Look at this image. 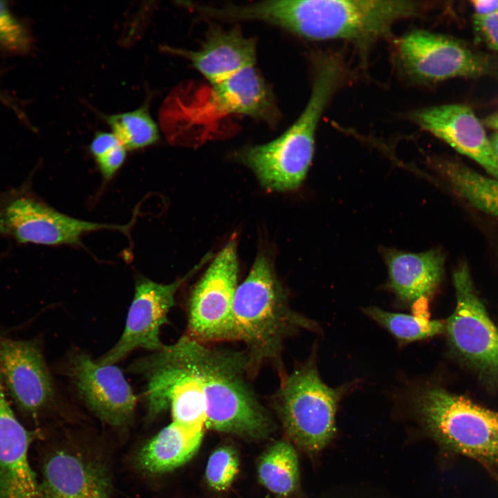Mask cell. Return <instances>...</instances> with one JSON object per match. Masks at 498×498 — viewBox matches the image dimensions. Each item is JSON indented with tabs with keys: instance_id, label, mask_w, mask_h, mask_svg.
<instances>
[{
	"instance_id": "6da1fadb",
	"label": "cell",
	"mask_w": 498,
	"mask_h": 498,
	"mask_svg": "<svg viewBox=\"0 0 498 498\" xmlns=\"http://www.w3.org/2000/svg\"><path fill=\"white\" fill-rule=\"evenodd\" d=\"M233 315L237 340L246 345L250 374L266 362L282 373V354L288 338L318 324L293 310L270 258L261 252L245 280L237 286Z\"/></svg>"
},
{
	"instance_id": "7a4b0ae2",
	"label": "cell",
	"mask_w": 498,
	"mask_h": 498,
	"mask_svg": "<svg viewBox=\"0 0 498 498\" xmlns=\"http://www.w3.org/2000/svg\"><path fill=\"white\" fill-rule=\"evenodd\" d=\"M197 358L206 400L205 427L246 437H266L273 423L246 380V352L199 342Z\"/></svg>"
},
{
	"instance_id": "3957f363",
	"label": "cell",
	"mask_w": 498,
	"mask_h": 498,
	"mask_svg": "<svg viewBox=\"0 0 498 498\" xmlns=\"http://www.w3.org/2000/svg\"><path fill=\"white\" fill-rule=\"evenodd\" d=\"M414 405L431 434L448 450L498 470V411L439 386L421 388Z\"/></svg>"
},
{
	"instance_id": "277c9868",
	"label": "cell",
	"mask_w": 498,
	"mask_h": 498,
	"mask_svg": "<svg viewBox=\"0 0 498 498\" xmlns=\"http://www.w3.org/2000/svg\"><path fill=\"white\" fill-rule=\"evenodd\" d=\"M196 345L195 340L183 335L131 365V371L142 375L147 383L149 418H154L170 407L173 422L203 430L206 400Z\"/></svg>"
},
{
	"instance_id": "5b68a950",
	"label": "cell",
	"mask_w": 498,
	"mask_h": 498,
	"mask_svg": "<svg viewBox=\"0 0 498 498\" xmlns=\"http://www.w3.org/2000/svg\"><path fill=\"white\" fill-rule=\"evenodd\" d=\"M335 91L331 79L314 78L304 110L284 132L269 142L248 147L237 154L239 160L254 172L266 188L290 191L302 183L313 156L319 121Z\"/></svg>"
},
{
	"instance_id": "8992f818",
	"label": "cell",
	"mask_w": 498,
	"mask_h": 498,
	"mask_svg": "<svg viewBox=\"0 0 498 498\" xmlns=\"http://www.w3.org/2000/svg\"><path fill=\"white\" fill-rule=\"evenodd\" d=\"M431 3L406 0H304L302 38L369 44L397 21L421 17Z\"/></svg>"
},
{
	"instance_id": "52a82bcc",
	"label": "cell",
	"mask_w": 498,
	"mask_h": 498,
	"mask_svg": "<svg viewBox=\"0 0 498 498\" xmlns=\"http://www.w3.org/2000/svg\"><path fill=\"white\" fill-rule=\"evenodd\" d=\"M453 284L456 306L445 322L448 345L482 387L498 393V327L479 297L466 262L454 270Z\"/></svg>"
},
{
	"instance_id": "ba28073f",
	"label": "cell",
	"mask_w": 498,
	"mask_h": 498,
	"mask_svg": "<svg viewBox=\"0 0 498 498\" xmlns=\"http://www.w3.org/2000/svg\"><path fill=\"white\" fill-rule=\"evenodd\" d=\"M344 389H333L321 379L313 360L282 375L275 403L283 427L301 449H323L335 432V414Z\"/></svg>"
},
{
	"instance_id": "9c48e42d",
	"label": "cell",
	"mask_w": 498,
	"mask_h": 498,
	"mask_svg": "<svg viewBox=\"0 0 498 498\" xmlns=\"http://www.w3.org/2000/svg\"><path fill=\"white\" fill-rule=\"evenodd\" d=\"M33 176L0 194V237L20 244H77L84 234L101 230L126 231L127 225L76 219L54 209L33 191Z\"/></svg>"
},
{
	"instance_id": "30bf717a",
	"label": "cell",
	"mask_w": 498,
	"mask_h": 498,
	"mask_svg": "<svg viewBox=\"0 0 498 498\" xmlns=\"http://www.w3.org/2000/svg\"><path fill=\"white\" fill-rule=\"evenodd\" d=\"M205 104L185 105L171 95L160 110L159 118L167 134L175 140L188 123L204 113L212 116L238 114L274 124L279 111L269 86L255 66L239 71L211 84Z\"/></svg>"
},
{
	"instance_id": "8fae6325",
	"label": "cell",
	"mask_w": 498,
	"mask_h": 498,
	"mask_svg": "<svg viewBox=\"0 0 498 498\" xmlns=\"http://www.w3.org/2000/svg\"><path fill=\"white\" fill-rule=\"evenodd\" d=\"M238 273L237 242L232 237L194 286L187 335L205 344L237 340L233 304Z\"/></svg>"
},
{
	"instance_id": "7c38bea8",
	"label": "cell",
	"mask_w": 498,
	"mask_h": 498,
	"mask_svg": "<svg viewBox=\"0 0 498 498\" xmlns=\"http://www.w3.org/2000/svg\"><path fill=\"white\" fill-rule=\"evenodd\" d=\"M396 50L400 71L416 82L475 77L487 69L486 62L459 41L427 30L404 35L398 40Z\"/></svg>"
},
{
	"instance_id": "4fadbf2b",
	"label": "cell",
	"mask_w": 498,
	"mask_h": 498,
	"mask_svg": "<svg viewBox=\"0 0 498 498\" xmlns=\"http://www.w3.org/2000/svg\"><path fill=\"white\" fill-rule=\"evenodd\" d=\"M209 259L210 255L206 256L185 276L169 284L147 278L138 280L120 338L96 361L101 365H115L136 349L160 350L164 346L160 340V329L167 322L177 290Z\"/></svg>"
},
{
	"instance_id": "5bb4252c",
	"label": "cell",
	"mask_w": 498,
	"mask_h": 498,
	"mask_svg": "<svg viewBox=\"0 0 498 498\" xmlns=\"http://www.w3.org/2000/svg\"><path fill=\"white\" fill-rule=\"evenodd\" d=\"M44 498H110L111 481L107 466L80 448L57 446L40 461Z\"/></svg>"
},
{
	"instance_id": "9a60e30c",
	"label": "cell",
	"mask_w": 498,
	"mask_h": 498,
	"mask_svg": "<svg viewBox=\"0 0 498 498\" xmlns=\"http://www.w3.org/2000/svg\"><path fill=\"white\" fill-rule=\"evenodd\" d=\"M0 375L17 409L36 418L53 396L51 377L33 340L0 339Z\"/></svg>"
},
{
	"instance_id": "2e32d148",
	"label": "cell",
	"mask_w": 498,
	"mask_h": 498,
	"mask_svg": "<svg viewBox=\"0 0 498 498\" xmlns=\"http://www.w3.org/2000/svg\"><path fill=\"white\" fill-rule=\"evenodd\" d=\"M410 118L422 129L472 159L490 176L498 179V158L490 138L469 107L461 104L429 107L413 111Z\"/></svg>"
},
{
	"instance_id": "e0dca14e",
	"label": "cell",
	"mask_w": 498,
	"mask_h": 498,
	"mask_svg": "<svg viewBox=\"0 0 498 498\" xmlns=\"http://www.w3.org/2000/svg\"><path fill=\"white\" fill-rule=\"evenodd\" d=\"M71 371L79 394L100 420L121 427L132 419L136 398L118 367L80 353L72 359Z\"/></svg>"
},
{
	"instance_id": "ac0fdd59",
	"label": "cell",
	"mask_w": 498,
	"mask_h": 498,
	"mask_svg": "<svg viewBox=\"0 0 498 498\" xmlns=\"http://www.w3.org/2000/svg\"><path fill=\"white\" fill-rule=\"evenodd\" d=\"M40 437L17 417L0 375V498H44L29 461L30 445Z\"/></svg>"
},
{
	"instance_id": "d6986e66",
	"label": "cell",
	"mask_w": 498,
	"mask_h": 498,
	"mask_svg": "<svg viewBox=\"0 0 498 498\" xmlns=\"http://www.w3.org/2000/svg\"><path fill=\"white\" fill-rule=\"evenodd\" d=\"M162 49L190 60L211 84L244 68L255 66L256 43L238 28H215L209 33L197 50L163 46Z\"/></svg>"
},
{
	"instance_id": "ffe728a7",
	"label": "cell",
	"mask_w": 498,
	"mask_h": 498,
	"mask_svg": "<svg viewBox=\"0 0 498 498\" xmlns=\"http://www.w3.org/2000/svg\"><path fill=\"white\" fill-rule=\"evenodd\" d=\"M385 255L389 286L406 304L430 297L442 282L444 256L439 250L419 253L389 250Z\"/></svg>"
},
{
	"instance_id": "44dd1931",
	"label": "cell",
	"mask_w": 498,
	"mask_h": 498,
	"mask_svg": "<svg viewBox=\"0 0 498 498\" xmlns=\"http://www.w3.org/2000/svg\"><path fill=\"white\" fill-rule=\"evenodd\" d=\"M203 431L195 430L172 421L138 451V468L147 474L172 471L187 462L197 452Z\"/></svg>"
},
{
	"instance_id": "7402d4cb",
	"label": "cell",
	"mask_w": 498,
	"mask_h": 498,
	"mask_svg": "<svg viewBox=\"0 0 498 498\" xmlns=\"http://www.w3.org/2000/svg\"><path fill=\"white\" fill-rule=\"evenodd\" d=\"M436 171L472 207L498 220V179L451 160H438Z\"/></svg>"
},
{
	"instance_id": "603a6c76",
	"label": "cell",
	"mask_w": 498,
	"mask_h": 498,
	"mask_svg": "<svg viewBox=\"0 0 498 498\" xmlns=\"http://www.w3.org/2000/svg\"><path fill=\"white\" fill-rule=\"evenodd\" d=\"M260 483L270 492L287 497L297 488L299 470L298 457L293 445L279 441L261 456L257 466Z\"/></svg>"
},
{
	"instance_id": "cb8c5ba5",
	"label": "cell",
	"mask_w": 498,
	"mask_h": 498,
	"mask_svg": "<svg viewBox=\"0 0 498 498\" xmlns=\"http://www.w3.org/2000/svg\"><path fill=\"white\" fill-rule=\"evenodd\" d=\"M112 133L127 149H138L156 143L159 131L148 104L131 111L103 116Z\"/></svg>"
},
{
	"instance_id": "d4e9b609",
	"label": "cell",
	"mask_w": 498,
	"mask_h": 498,
	"mask_svg": "<svg viewBox=\"0 0 498 498\" xmlns=\"http://www.w3.org/2000/svg\"><path fill=\"white\" fill-rule=\"evenodd\" d=\"M371 318L387 329L400 343L420 340L445 332V322L385 311L376 306L365 309Z\"/></svg>"
},
{
	"instance_id": "484cf974",
	"label": "cell",
	"mask_w": 498,
	"mask_h": 498,
	"mask_svg": "<svg viewBox=\"0 0 498 498\" xmlns=\"http://www.w3.org/2000/svg\"><path fill=\"white\" fill-rule=\"evenodd\" d=\"M239 470L236 451L229 446H222L210 455L206 467L205 478L208 485L215 490H227L232 483Z\"/></svg>"
},
{
	"instance_id": "4316f807",
	"label": "cell",
	"mask_w": 498,
	"mask_h": 498,
	"mask_svg": "<svg viewBox=\"0 0 498 498\" xmlns=\"http://www.w3.org/2000/svg\"><path fill=\"white\" fill-rule=\"evenodd\" d=\"M30 46V37L24 24L15 17L6 2L0 1V48L23 53Z\"/></svg>"
},
{
	"instance_id": "83f0119b",
	"label": "cell",
	"mask_w": 498,
	"mask_h": 498,
	"mask_svg": "<svg viewBox=\"0 0 498 498\" xmlns=\"http://www.w3.org/2000/svg\"><path fill=\"white\" fill-rule=\"evenodd\" d=\"M473 25L477 37L489 48L498 50V11L488 15H474Z\"/></svg>"
},
{
	"instance_id": "f1b7e54d",
	"label": "cell",
	"mask_w": 498,
	"mask_h": 498,
	"mask_svg": "<svg viewBox=\"0 0 498 498\" xmlns=\"http://www.w3.org/2000/svg\"><path fill=\"white\" fill-rule=\"evenodd\" d=\"M127 156V149L120 144L98 157L96 162L105 179H110L124 163Z\"/></svg>"
},
{
	"instance_id": "f546056e",
	"label": "cell",
	"mask_w": 498,
	"mask_h": 498,
	"mask_svg": "<svg viewBox=\"0 0 498 498\" xmlns=\"http://www.w3.org/2000/svg\"><path fill=\"white\" fill-rule=\"evenodd\" d=\"M120 144L121 143L113 133L98 131L90 143L89 150L97 158Z\"/></svg>"
},
{
	"instance_id": "4dcf8cb0",
	"label": "cell",
	"mask_w": 498,
	"mask_h": 498,
	"mask_svg": "<svg viewBox=\"0 0 498 498\" xmlns=\"http://www.w3.org/2000/svg\"><path fill=\"white\" fill-rule=\"evenodd\" d=\"M471 5L474 15H488L498 11V0H474Z\"/></svg>"
},
{
	"instance_id": "1f68e13d",
	"label": "cell",
	"mask_w": 498,
	"mask_h": 498,
	"mask_svg": "<svg viewBox=\"0 0 498 498\" xmlns=\"http://www.w3.org/2000/svg\"><path fill=\"white\" fill-rule=\"evenodd\" d=\"M485 126L494 129L498 133V112L488 116L483 122Z\"/></svg>"
},
{
	"instance_id": "d6a6232c",
	"label": "cell",
	"mask_w": 498,
	"mask_h": 498,
	"mask_svg": "<svg viewBox=\"0 0 498 498\" xmlns=\"http://www.w3.org/2000/svg\"><path fill=\"white\" fill-rule=\"evenodd\" d=\"M0 101L6 105L10 106L11 108L16 109V105L13 103L12 99L7 95L1 92L0 90Z\"/></svg>"
},
{
	"instance_id": "836d02e7",
	"label": "cell",
	"mask_w": 498,
	"mask_h": 498,
	"mask_svg": "<svg viewBox=\"0 0 498 498\" xmlns=\"http://www.w3.org/2000/svg\"><path fill=\"white\" fill-rule=\"evenodd\" d=\"M491 144L493 148V150L495 151V155L497 156L498 158V133L496 132L491 138H490Z\"/></svg>"
},
{
	"instance_id": "e575fe53",
	"label": "cell",
	"mask_w": 498,
	"mask_h": 498,
	"mask_svg": "<svg viewBox=\"0 0 498 498\" xmlns=\"http://www.w3.org/2000/svg\"><path fill=\"white\" fill-rule=\"evenodd\" d=\"M488 472L494 478V479L498 483V470H490Z\"/></svg>"
}]
</instances>
